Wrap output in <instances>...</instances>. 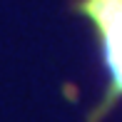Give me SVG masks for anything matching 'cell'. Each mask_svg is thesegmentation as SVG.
Listing matches in <instances>:
<instances>
[{
  "instance_id": "cell-1",
  "label": "cell",
  "mask_w": 122,
  "mask_h": 122,
  "mask_svg": "<svg viewBox=\"0 0 122 122\" xmlns=\"http://www.w3.org/2000/svg\"><path fill=\"white\" fill-rule=\"evenodd\" d=\"M75 13L92 27L102 55L107 85L95 110V117L122 100V0H75Z\"/></svg>"
}]
</instances>
